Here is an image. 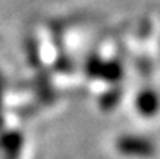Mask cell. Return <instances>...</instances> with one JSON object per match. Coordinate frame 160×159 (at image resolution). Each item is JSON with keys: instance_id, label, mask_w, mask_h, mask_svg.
<instances>
[{"instance_id": "6da1fadb", "label": "cell", "mask_w": 160, "mask_h": 159, "mask_svg": "<svg viewBox=\"0 0 160 159\" xmlns=\"http://www.w3.org/2000/svg\"><path fill=\"white\" fill-rule=\"evenodd\" d=\"M115 148L126 158L149 159L157 151L154 140L140 134H121L115 140Z\"/></svg>"}, {"instance_id": "7a4b0ae2", "label": "cell", "mask_w": 160, "mask_h": 159, "mask_svg": "<svg viewBox=\"0 0 160 159\" xmlns=\"http://www.w3.org/2000/svg\"><path fill=\"white\" fill-rule=\"evenodd\" d=\"M84 72L89 78H97L101 81H107L117 84L123 78V64L118 59L104 61L98 55H90L84 62Z\"/></svg>"}, {"instance_id": "3957f363", "label": "cell", "mask_w": 160, "mask_h": 159, "mask_svg": "<svg viewBox=\"0 0 160 159\" xmlns=\"http://www.w3.org/2000/svg\"><path fill=\"white\" fill-rule=\"evenodd\" d=\"M134 105L140 115L151 119L160 111V95L157 94L156 89L145 87V89L138 91V94L135 95Z\"/></svg>"}, {"instance_id": "277c9868", "label": "cell", "mask_w": 160, "mask_h": 159, "mask_svg": "<svg viewBox=\"0 0 160 159\" xmlns=\"http://www.w3.org/2000/svg\"><path fill=\"white\" fill-rule=\"evenodd\" d=\"M123 97V89L117 84H113L110 89H107L106 92H103L98 98V106L103 111H112L113 108H117L120 100Z\"/></svg>"}, {"instance_id": "5b68a950", "label": "cell", "mask_w": 160, "mask_h": 159, "mask_svg": "<svg viewBox=\"0 0 160 159\" xmlns=\"http://www.w3.org/2000/svg\"><path fill=\"white\" fill-rule=\"evenodd\" d=\"M27 58L33 66L39 64V47H38V42L33 38L27 39Z\"/></svg>"}, {"instance_id": "8992f818", "label": "cell", "mask_w": 160, "mask_h": 159, "mask_svg": "<svg viewBox=\"0 0 160 159\" xmlns=\"http://www.w3.org/2000/svg\"><path fill=\"white\" fill-rule=\"evenodd\" d=\"M20 151H3V159H19Z\"/></svg>"}, {"instance_id": "52a82bcc", "label": "cell", "mask_w": 160, "mask_h": 159, "mask_svg": "<svg viewBox=\"0 0 160 159\" xmlns=\"http://www.w3.org/2000/svg\"><path fill=\"white\" fill-rule=\"evenodd\" d=\"M2 97H3V89H2V78H0V111H2Z\"/></svg>"}]
</instances>
